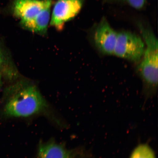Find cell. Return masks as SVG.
I'll use <instances>...</instances> for the list:
<instances>
[{
  "label": "cell",
  "instance_id": "cell-1",
  "mask_svg": "<svg viewBox=\"0 0 158 158\" xmlns=\"http://www.w3.org/2000/svg\"><path fill=\"white\" fill-rule=\"evenodd\" d=\"M47 106L46 100L36 87L19 84L6 104L4 114L9 117H27L44 111Z\"/></svg>",
  "mask_w": 158,
  "mask_h": 158
},
{
  "label": "cell",
  "instance_id": "cell-2",
  "mask_svg": "<svg viewBox=\"0 0 158 158\" xmlns=\"http://www.w3.org/2000/svg\"><path fill=\"white\" fill-rule=\"evenodd\" d=\"M139 27L146 47L138 71L147 88L155 90L158 85V40L151 29Z\"/></svg>",
  "mask_w": 158,
  "mask_h": 158
},
{
  "label": "cell",
  "instance_id": "cell-3",
  "mask_svg": "<svg viewBox=\"0 0 158 158\" xmlns=\"http://www.w3.org/2000/svg\"><path fill=\"white\" fill-rule=\"evenodd\" d=\"M142 37L129 31L118 33L114 54L120 58L139 63L145 50Z\"/></svg>",
  "mask_w": 158,
  "mask_h": 158
},
{
  "label": "cell",
  "instance_id": "cell-4",
  "mask_svg": "<svg viewBox=\"0 0 158 158\" xmlns=\"http://www.w3.org/2000/svg\"><path fill=\"white\" fill-rule=\"evenodd\" d=\"M51 4V0H16L13 5V13L20 19L23 26L29 30L35 19Z\"/></svg>",
  "mask_w": 158,
  "mask_h": 158
},
{
  "label": "cell",
  "instance_id": "cell-5",
  "mask_svg": "<svg viewBox=\"0 0 158 158\" xmlns=\"http://www.w3.org/2000/svg\"><path fill=\"white\" fill-rule=\"evenodd\" d=\"M82 4V0H59L53 8L51 25L57 29H62L65 23L78 14Z\"/></svg>",
  "mask_w": 158,
  "mask_h": 158
},
{
  "label": "cell",
  "instance_id": "cell-6",
  "mask_svg": "<svg viewBox=\"0 0 158 158\" xmlns=\"http://www.w3.org/2000/svg\"><path fill=\"white\" fill-rule=\"evenodd\" d=\"M117 34L105 19L102 20L97 27L93 37L95 47L102 54L113 55Z\"/></svg>",
  "mask_w": 158,
  "mask_h": 158
},
{
  "label": "cell",
  "instance_id": "cell-7",
  "mask_svg": "<svg viewBox=\"0 0 158 158\" xmlns=\"http://www.w3.org/2000/svg\"><path fill=\"white\" fill-rule=\"evenodd\" d=\"M75 155L73 150L51 141L40 144L37 158H73Z\"/></svg>",
  "mask_w": 158,
  "mask_h": 158
},
{
  "label": "cell",
  "instance_id": "cell-8",
  "mask_svg": "<svg viewBox=\"0 0 158 158\" xmlns=\"http://www.w3.org/2000/svg\"><path fill=\"white\" fill-rule=\"evenodd\" d=\"M129 158H156L155 152L147 143L138 145L132 151Z\"/></svg>",
  "mask_w": 158,
  "mask_h": 158
},
{
  "label": "cell",
  "instance_id": "cell-9",
  "mask_svg": "<svg viewBox=\"0 0 158 158\" xmlns=\"http://www.w3.org/2000/svg\"><path fill=\"white\" fill-rule=\"evenodd\" d=\"M130 6L137 9L143 7L145 3V0H125Z\"/></svg>",
  "mask_w": 158,
  "mask_h": 158
},
{
  "label": "cell",
  "instance_id": "cell-10",
  "mask_svg": "<svg viewBox=\"0 0 158 158\" xmlns=\"http://www.w3.org/2000/svg\"><path fill=\"white\" fill-rule=\"evenodd\" d=\"M4 59L2 52L1 48H0V66L2 64L3 62Z\"/></svg>",
  "mask_w": 158,
  "mask_h": 158
},
{
  "label": "cell",
  "instance_id": "cell-11",
  "mask_svg": "<svg viewBox=\"0 0 158 158\" xmlns=\"http://www.w3.org/2000/svg\"><path fill=\"white\" fill-rule=\"evenodd\" d=\"M2 82V76L1 73H0V87H1Z\"/></svg>",
  "mask_w": 158,
  "mask_h": 158
}]
</instances>
